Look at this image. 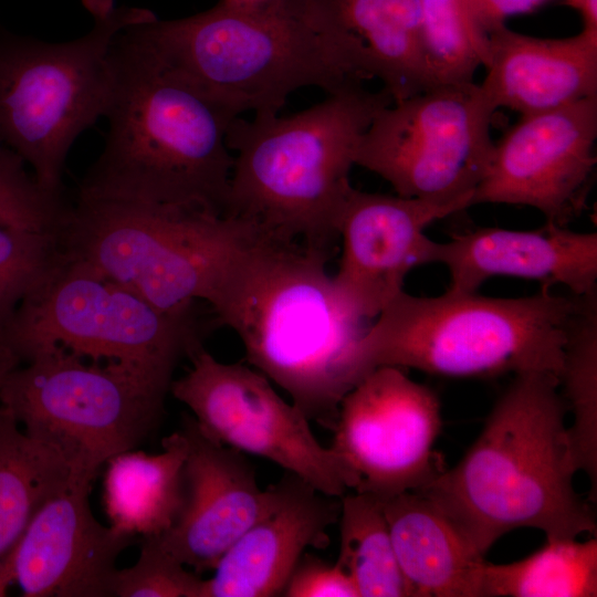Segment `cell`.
<instances>
[{
  "mask_svg": "<svg viewBox=\"0 0 597 597\" xmlns=\"http://www.w3.org/2000/svg\"><path fill=\"white\" fill-rule=\"evenodd\" d=\"M326 262V249L261 238L208 303L248 363L332 430L342 399L363 379L358 348L371 322L346 301Z\"/></svg>",
  "mask_w": 597,
  "mask_h": 597,
  "instance_id": "1",
  "label": "cell"
},
{
  "mask_svg": "<svg viewBox=\"0 0 597 597\" xmlns=\"http://www.w3.org/2000/svg\"><path fill=\"white\" fill-rule=\"evenodd\" d=\"M112 57L105 145L78 198L224 213L227 136L238 115L163 66L126 28Z\"/></svg>",
  "mask_w": 597,
  "mask_h": 597,
  "instance_id": "2",
  "label": "cell"
},
{
  "mask_svg": "<svg viewBox=\"0 0 597 597\" xmlns=\"http://www.w3.org/2000/svg\"><path fill=\"white\" fill-rule=\"evenodd\" d=\"M566 411L557 376L516 374L463 458L420 490L481 555L520 527L546 538L596 535L574 488Z\"/></svg>",
  "mask_w": 597,
  "mask_h": 597,
  "instance_id": "3",
  "label": "cell"
},
{
  "mask_svg": "<svg viewBox=\"0 0 597 597\" xmlns=\"http://www.w3.org/2000/svg\"><path fill=\"white\" fill-rule=\"evenodd\" d=\"M391 103L383 87L358 83L290 116L235 117L227 136L233 165L224 213L266 238L327 250L360 138Z\"/></svg>",
  "mask_w": 597,
  "mask_h": 597,
  "instance_id": "4",
  "label": "cell"
},
{
  "mask_svg": "<svg viewBox=\"0 0 597 597\" xmlns=\"http://www.w3.org/2000/svg\"><path fill=\"white\" fill-rule=\"evenodd\" d=\"M163 66L238 116L279 114L303 87L327 94L363 83L296 0H220L181 19L127 27Z\"/></svg>",
  "mask_w": 597,
  "mask_h": 597,
  "instance_id": "5",
  "label": "cell"
},
{
  "mask_svg": "<svg viewBox=\"0 0 597 597\" xmlns=\"http://www.w3.org/2000/svg\"><path fill=\"white\" fill-rule=\"evenodd\" d=\"M576 295L549 289L522 297L447 290L399 293L369 324L358 348L363 378L381 366L448 377L526 371L559 377Z\"/></svg>",
  "mask_w": 597,
  "mask_h": 597,
  "instance_id": "6",
  "label": "cell"
},
{
  "mask_svg": "<svg viewBox=\"0 0 597 597\" xmlns=\"http://www.w3.org/2000/svg\"><path fill=\"white\" fill-rule=\"evenodd\" d=\"M61 252L170 313L208 302L262 233L226 213L78 198L66 207Z\"/></svg>",
  "mask_w": 597,
  "mask_h": 597,
  "instance_id": "7",
  "label": "cell"
},
{
  "mask_svg": "<svg viewBox=\"0 0 597 597\" xmlns=\"http://www.w3.org/2000/svg\"><path fill=\"white\" fill-rule=\"evenodd\" d=\"M82 2L93 24L75 40L53 43L0 32V140L53 195H61L72 144L107 108L115 38L155 15L114 0Z\"/></svg>",
  "mask_w": 597,
  "mask_h": 597,
  "instance_id": "8",
  "label": "cell"
},
{
  "mask_svg": "<svg viewBox=\"0 0 597 597\" xmlns=\"http://www.w3.org/2000/svg\"><path fill=\"white\" fill-rule=\"evenodd\" d=\"M0 345L20 362L61 347L119 365L167 392L178 363L202 346L193 310L164 312L62 252L0 332Z\"/></svg>",
  "mask_w": 597,
  "mask_h": 597,
  "instance_id": "9",
  "label": "cell"
},
{
  "mask_svg": "<svg viewBox=\"0 0 597 597\" xmlns=\"http://www.w3.org/2000/svg\"><path fill=\"white\" fill-rule=\"evenodd\" d=\"M27 363L7 377L0 408L63 457L73 482L92 484L111 458L135 449L165 415L168 392L119 365L61 347Z\"/></svg>",
  "mask_w": 597,
  "mask_h": 597,
  "instance_id": "10",
  "label": "cell"
},
{
  "mask_svg": "<svg viewBox=\"0 0 597 597\" xmlns=\"http://www.w3.org/2000/svg\"><path fill=\"white\" fill-rule=\"evenodd\" d=\"M496 109L473 81L434 85L383 108L360 138L355 165L399 196L470 208L492 159Z\"/></svg>",
  "mask_w": 597,
  "mask_h": 597,
  "instance_id": "11",
  "label": "cell"
},
{
  "mask_svg": "<svg viewBox=\"0 0 597 597\" xmlns=\"http://www.w3.org/2000/svg\"><path fill=\"white\" fill-rule=\"evenodd\" d=\"M170 394L218 442L276 463L317 491L342 498L354 479L341 457L314 436L307 417L254 368L216 359L202 346Z\"/></svg>",
  "mask_w": 597,
  "mask_h": 597,
  "instance_id": "12",
  "label": "cell"
},
{
  "mask_svg": "<svg viewBox=\"0 0 597 597\" xmlns=\"http://www.w3.org/2000/svg\"><path fill=\"white\" fill-rule=\"evenodd\" d=\"M441 407L402 368L368 373L342 399L329 446L354 479V492L385 501L425 489L444 469L434 452Z\"/></svg>",
  "mask_w": 597,
  "mask_h": 597,
  "instance_id": "13",
  "label": "cell"
},
{
  "mask_svg": "<svg viewBox=\"0 0 597 597\" xmlns=\"http://www.w3.org/2000/svg\"><path fill=\"white\" fill-rule=\"evenodd\" d=\"M596 139L597 96L521 116L494 145L471 205L528 206L566 227L585 209Z\"/></svg>",
  "mask_w": 597,
  "mask_h": 597,
  "instance_id": "14",
  "label": "cell"
},
{
  "mask_svg": "<svg viewBox=\"0 0 597 597\" xmlns=\"http://www.w3.org/2000/svg\"><path fill=\"white\" fill-rule=\"evenodd\" d=\"M468 207L399 195L348 190L337 220L342 241L334 282L366 321L404 291L408 273L433 263L437 241L425 233L432 222Z\"/></svg>",
  "mask_w": 597,
  "mask_h": 597,
  "instance_id": "15",
  "label": "cell"
},
{
  "mask_svg": "<svg viewBox=\"0 0 597 597\" xmlns=\"http://www.w3.org/2000/svg\"><path fill=\"white\" fill-rule=\"evenodd\" d=\"M92 484L73 482L34 515L0 567V597L15 585L25 597H109L118 555L135 536L93 515Z\"/></svg>",
  "mask_w": 597,
  "mask_h": 597,
  "instance_id": "16",
  "label": "cell"
},
{
  "mask_svg": "<svg viewBox=\"0 0 597 597\" xmlns=\"http://www.w3.org/2000/svg\"><path fill=\"white\" fill-rule=\"evenodd\" d=\"M188 443L184 499L172 525L155 536L160 546L199 574L276 504L279 484L262 490L244 453L208 436L190 415L181 429Z\"/></svg>",
  "mask_w": 597,
  "mask_h": 597,
  "instance_id": "17",
  "label": "cell"
},
{
  "mask_svg": "<svg viewBox=\"0 0 597 597\" xmlns=\"http://www.w3.org/2000/svg\"><path fill=\"white\" fill-rule=\"evenodd\" d=\"M433 263L448 269L452 292L473 293L493 276H513L582 296L597 291V233L549 222L530 231L481 227L437 242Z\"/></svg>",
  "mask_w": 597,
  "mask_h": 597,
  "instance_id": "18",
  "label": "cell"
},
{
  "mask_svg": "<svg viewBox=\"0 0 597 597\" xmlns=\"http://www.w3.org/2000/svg\"><path fill=\"white\" fill-rule=\"evenodd\" d=\"M277 484L275 506L222 555L213 576L203 580L201 597L282 596L305 549L328 546L341 498L290 472Z\"/></svg>",
  "mask_w": 597,
  "mask_h": 597,
  "instance_id": "19",
  "label": "cell"
},
{
  "mask_svg": "<svg viewBox=\"0 0 597 597\" xmlns=\"http://www.w3.org/2000/svg\"><path fill=\"white\" fill-rule=\"evenodd\" d=\"M355 73L377 78L394 103L433 86L420 43V0H296Z\"/></svg>",
  "mask_w": 597,
  "mask_h": 597,
  "instance_id": "20",
  "label": "cell"
},
{
  "mask_svg": "<svg viewBox=\"0 0 597 597\" xmlns=\"http://www.w3.org/2000/svg\"><path fill=\"white\" fill-rule=\"evenodd\" d=\"M489 48L480 85L496 108L526 116L597 96V35L536 38L503 25L489 34Z\"/></svg>",
  "mask_w": 597,
  "mask_h": 597,
  "instance_id": "21",
  "label": "cell"
},
{
  "mask_svg": "<svg viewBox=\"0 0 597 597\" xmlns=\"http://www.w3.org/2000/svg\"><path fill=\"white\" fill-rule=\"evenodd\" d=\"M383 502L410 597H480L484 556L427 495L409 491Z\"/></svg>",
  "mask_w": 597,
  "mask_h": 597,
  "instance_id": "22",
  "label": "cell"
},
{
  "mask_svg": "<svg viewBox=\"0 0 597 597\" xmlns=\"http://www.w3.org/2000/svg\"><path fill=\"white\" fill-rule=\"evenodd\" d=\"M161 446L157 454L133 449L107 461L103 504L109 525L118 532L157 536L175 522L184 499L188 443L179 430Z\"/></svg>",
  "mask_w": 597,
  "mask_h": 597,
  "instance_id": "23",
  "label": "cell"
},
{
  "mask_svg": "<svg viewBox=\"0 0 597 597\" xmlns=\"http://www.w3.org/2000/svg\"><path fill=\"white\" fill-rule=\"evenodd\" d=\"M69 483L63 457L0 408V567L41 506Z\"/></svg>",
  "mask_w": 597,
  "mask_h": 597,
  "instance_id": "24",
  "label": "cell"
},
{
  "mask_svg": "<svg viewBox=\"0 0 597 597\" xmlns=\"http://www.w3.org/2000/svg\"><path fill=\"white\" fill-rule=\"evenodd\" d=\"M527 557L507 563L485 562L480 597H595L597 541L546 538Z\"/></svg>",
  "mask_w": 597,
  "mask_h": 597,
  "instance_id": "25",
  "label": "cell"
},
{
  "mask_svg": "<svg viewBox=\"0 0 597 597\" xmlns=\"http://www.w3.org/2000/svg\"><path fill=\"white\" fill-rule=\"evenodd\" d=\"M339 553L359 597H410L394 549L384 502L368 493L341 498Z\"/></svg>",
  "mask_w": 597,
  "mask_h": 597,
  "instance_id": "26",
  "label": "cell"
},
{
  "mask_svg": "<svg viewBox=\"0 0 597 597\" xmlns=\"http://www.w3.org/2000/svg\"><path fill=\"white\" fill-rule=\"evenodd\" d=\"M561 395L573 413L568 426L578 471L590 481L596 499L597 478V291L582 295L569 323L558 377Z\"/></svg>",
  "mask_w": 597,
  "mask_h": 597,
  "instance_id": "27",
  "label": "cell"
},
{
  "mask_svg": "<svg viewBox=\"0 0 597 597\" xmlns=\"http://www.w3.org/2000/svg\"><path fill=\"white\" fill-rule=\"evenodd\" d=\"M420 43L433 86L472 82L475 71L489 63V36L465 0H420Z\"/></svg>",
  "mask_w": 597,
  "mask_h": 597,
  "instance_id": "28",
  "label": "cell"
},
{
  "mask_svg": "<svg viewBox=\"0 0 597 597\" xmlns=\"http://www.w3.org/2000/svg\"><path fill=\"white\" fill-rule=\"evenodd\" d=\"M60 254L55 234L0 226V332Z\"/></svg>",
  "mask_w": 597,
  "mask_h": 597,
  "instance_id": "29",
  "label": "cell"
},
{
  "mask_svg": "<svg viewBox=\"0 0 597 597\" xmlns=\"http://www.w3.org/2000/svg\"><path fill=\"white\" fill-rule=\"evenodd\" d=\"M66 207L44 190L25 161L0 140V226L55 234Z\"/></svg>",
  "mask_w": 597,
  "mask_h": 597,
  "instance_id": "30",
  "label": "cell"
},
{
  "mask_svg": "<svg viewBox=\"0 0 597 597\" xmlns=\"http://www.w3.org/2000/svg\"><path fill=\"white\" fill-rule=\"evenodd\" d=\"M203 580L165 551L155 536L144 537L137 562L116 569V597H201Z\"/></svg>",
  "mask_w": 597,
  "mask_h": 597,
  "instance_id": "31",
  "label": "cell"
},
{
  "mask_svg": "<svg viewBox=\"0 0 597 597\" xmlns=\"http://www.w3.org/2000/svg\"><path fill=\"white\" fill-rule=\"evenodd\" d=\"M287 597H359L348 574L337 564L304 553L284 588Z\"/></svg>",
  "mask_w": 597,
  "mask_h": 597,
  "instance_id": "32",
  "label": "cell"
},
{
  "mask_svg": "<svg viewBox=\"0 0 597 597\" xmlns=\"http://www.w3.org/2000/svg\"><path fill=\"white\" fill-rule=\"evenodd\" d=\"M553 0H465L478 28L489 36L509 17L532 13Z\"/></svg>",
  "mask_w": 597,
  "mask_h": 597,
  "instance_id": "33",
  "label": "cell"
},
{
  "mask_svg": "<svg viewBox=\"0 0 597 597\" xmlns=\"http://www.w3.org/2000/svg\"><path fill=\"white\" fill-rule=\"evenodd\" d=\"M563 4L579 13L583 31L597 35V0H563Z\"/></svg>",
  "mask_w": 597,
  "mask_h": 597,
  "instance_id": "34",
  "label": "cell"
},
{
  "mask_svg": "<svg viewBox=\"0 0 597 597\" xmlns=\"http://www.w3.org/2000/svg\"><path fill=\"white\" fill-rule=\"evenodd\" d=\"M20 363V359L9 348L0 345V394L7 377Z\"/></svg>",
  "mask_w": 597,
  "mask_h": 597,
  "instance_id": "35",
  "label": "cell"
},
{
  "mask_svg": "<svg viewBox=\"0 0 597 597\" xmlns=\"http://www.w3.org/2000/svg\"><path fill=\"white\" fill-rule=\"evenodd\" d=\"M238 1H258V0H238Z\"/></svg>",
  "mask_w": 597,
  "mask_h": 597,
  "instance_id": "36",
  "label": "cell"
}]
</instances>
